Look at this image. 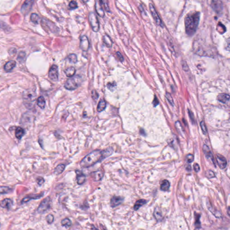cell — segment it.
Wrapping results in <instances>:
<instances>
[{
	"label": "cell",
	"mask_w": 230,
	"mask_h": 230,
	"mask_svg": "<svg viewBox=\"0 0 230 230\" xmlns=\"http://www.w3.org/2000/svg\"><path fill=\"white\" fill-rule=\"evenodd\" d=\"M211 6L212 9L217 13H219L222 10L223 5L221 1H211Z\"/></svg>",
	"instance_id": "7c38bea8"
},
{
	"label": "cell",
	"mask_w": 230,
	"mask_h": 230,
	"mask_svg": "<svg viewBox=\"0 0 230 230\" xmlns=\"http://www.w3.org/2000/svg\"><path fill=\"white\" fill-rule=\"evenodd\" d=\"M106 103L105 100L102 99L99 101L98 106H97V111L98 112H101L103 111V110L106 108Z\"/></svg>",
	"instance_id": "4316f807"
},
{
	"label": "cell",
	"mask_w": 230,
	"mask_h": 230,
	"mask_svg": "<svg viewBox=\"0 0 230 230\" xmlns=\"http://www.w3.org/2000/svg\"><path fill=\"white\" fill-rule=\"evenodd\" d=\"M46 220L47 222L49 224H51L53 223V222L54 221V216L52 214H49L47 215V217H46Z\"/></svg>",
	"instance_id": "f35d334b"
},
{
	"label": "cell",
	"mask_w": 230,
	"mask_h": 230,
	"mask_svg": "<svg viewBox=\"0 0 230 230\" xmlns=\"http://www.w3.org/2000/svg\"><path fill=\"white\" fill-rule=\"evenodd\" d=\"M101 4L104 6V9L107 12H109L110 9H109V7H108V4L107 3V1H100Z\"/></svg>",
	"instance_id": "b9f144b4"
},
{
	"label": "cell",
	"mask_w": 230,
	"mask_h": 230,
	"mask_svg": "<svg viewBox=\"0 0 230 230\" xmlns=\"http://www.w3.org/2000/svg\"><path fill=\"white\" fill-rule=\"evenodd\" d=\"M103 41L105 45L107 46L108 48L112 47V40L111 38H110V36L107 35V34H105L104 36H103Z\"/></svg>",
	"instance_id": "7402d4cb"
},
{
	"label": "cell",
	"mask_w": 230,
	"mask_h": 230,
	"mask_svg": "<svg viewBox=\"0 0 230 230\" xmlns=\"http://www.w3.org/2000/svg\"><path fill=\"white\" fill-rule=\"evenodd\" d=\"M205 176L209 178H213L215 177V175L214 172L212 170H208L205 172Z\"/></svg>",
	"instance_id": "8d00e7d4"
},
{
	"label": "cell",
	"mask_w": 230,
	"mask_h": 230,
	"mask_svg": "<svg viewBox=\"0 0 230 230\" xmlns=\"http://www.w3.org/2000/svg\"><path fill=\"white\" fill-rule=\"evenodd\" d=\"M203 151L204 152L205 156L208 159L211 158V159H212L213 156V155H212V152H211L210 149H209L208 147L207 146V145H204V146H203Z\"/></svg>",
	"instance_id": "d4e9b609"
},
{
	"label": "cell",
	"mask_w": 230,
	"mask_h": 230,
	"mask_svg": "<svg viewBox=\"0 0 230 230\" xmlns=\"http://www.w3.org/2000/svg\"><path fill=\"white\" fill-rule=\"evenodd\" d=\"M194 166V169L195 170V171H196V172H199L200 170V167L199 166V165L197 164V163H196L194 165H193Z\"/></svg>",
	"instance_id": "bcb514c9"
},
{
	"label": "cell",
	"mask_w": 230,
	"mask_h": 230,
	"mask_svg": "<svg viewBox=\"0 0 230 230\" xmlns=\"http://www.w3.org/2000/svg\"><path fill=\"white\" fill-rule=\"evenodd\" d=\"M65 165L63 164H59V165L54 170V174L59 175V174H61L64 171L65 169Z\"/></svg>",
	"instance_id": "f546056e"
},
{
	"label": "cell",
	"mask_w": 230,
	"mask_h": 230,
	"mask_svg": "<svg viewBox=\"0 0 230 230\" xmlns=\"http://www.w3.org/2000/svg\"><path fill=\"white\" fill-rule=\"evenodd\" d=\"M170 187V184L168 180H164L162 181V183L160 185V189L163 191H167L169 189Z\"/></svg>",
	"instance_id": "83f0119b"
},
{
	"label": "cell",
	"mask_w": 230,
	"mask_h": 230,
	"mask_svg": "<svg viewBox=\"0 0 230 230\" xmlns=\"http://www.w3.org/2000/svg\"><path fill=\"white\" fill-rule=\"evenodd\" d=\"M216 160L217 162L218 165L221 169H224L226 168L227 165V161L224 156L220 154H217Z\"/></svg>",
	"instance_id": "30bf717a"
},
{
	"label": "cell",
	"mask_w": 230,
	"mask_h": 230,
	"mask_svg": "<svg viewBox=\"0 0 230 230\" xmlns=\"http://www.w3.org/2000/svg\"><path fill=\"white\" fill-rule=\"evenodd\" d=\"M43 196V194H32V195L28 196L22 200L21 201V204H23L29 202V201L32 200H37V199H40Z\"/></svg>",
	"instance_id": "5bb4252c"
},
{
	"label": "cell",
	"mask_w": 230,
	"mask_h": 230,
	"mask_svg": "<svg viewBox=\"0 0 230 230\" xmlns=\"http://www.w3.org/2000/svg\"><path fill=\"white\" fill-rule=\"evenodd\" d=\"M116 82H109L107 84V87L109 90L113 91L116 88Z\"/></svg>",
	"instance_id": "e575fe53"
},
{
	"label": "cell",
	"mask_w": 230,
	"mask_h": 230,
	"mask_svg": "<svg viewBox=\"0 0 230 230\" xmlns=\"http://www.w3.org/2000/svg\"><path fill=\"white\" fill-rule=\"evenodd\" d=\"M200 16V12L196 11L188 14L185 17V31L188 36H191L196 32Z\"/></svg>",
	"instance_id": "6da1fadb"
},
{
	"label": "cell",
	"mask_w": 230,
	"mask_h": 230,
	"mask_svg": "<svg viewBox=\"0 0 230 230\" xmlns=\"http://www.w3.org/2000/svg\"><path fill=\"white\" fill-rule=\"evenodd\" d=\"M16 64V62L14 60L9 61L7 62L4 66V70L7 72H9L15 67Z\"/></svg>",
	"instance_id": "ffe728a7"
},
{
	"label": "cell",
	"mask_w": 230,
	"mask_h": 230,
	"mask_svg": "<svg viewBox=\"0 0 230 230\" xmlns=\"http://www.w3.org/2000/svg\"><path fill=\"white\" fill-rule=\"evenodd\" d=\"M25 134V131L21 127L17 128L15 130V136L18 139H20Z\"/></svg>",
	"instance_id": "603a6c76"
},
{
	"label": "cell",
	"mask_w": 230,
	"mask_h": 230,
	"mask_svg": "<svg viewBox=\"0 0 230 230\" xmlns=\"http://www.w3.org/2000/svg\"><path fill=\"white\" fill-rule=\"evenodd\" d=\"M200 126H201V129H202L203 133L204 134H206L207 133V130L204 121H201L200 123Z\"/></svg>",
	"instance_id": "ab89813d"
},
{
	"label": "cell",
	"mask_w": 230,
	"mask_h": 230,
	"mask_svg": "<svg viewBox=\"0 0 230 230\" xmlns=\"http://www.w3.org/2000/svg\"><path fill=\"white\" fill-rule=\"evenodd\" d=\"M158 104H159V101L157 99V97L155 96L153 101V105H154V107H156L157 105H158Z\"/></svg>",
	"instance_id": "c3c4849f"
},
{
	"label": "cell",
	"mask_w": 230,
	"mask_h": 230,
	"mask_svg": "<svg viewBox=\"0 0 230 230\" xmlns=\"http://www.w3.org/2000/svg\"><path fill=\"white\" fill-rule=\"evenodd\" d=\"M76 179L77 182L79 185H81L85 182L86 177L84 174L82 172H81L79 170L76 171Z\"/></svg>",
	"instance_id": "ac0fdd59"
},
{
	"label": "cell",
	"mask_w": 230,
	"mask_h": 230,
	"mask_svg": "<svg viewBox=\"0 0 230 230\" xmlns=\"http://www.w3.org/2000/svg\"><path fill=\"white\" fill-rule=\"evenodd\" d=\"M69 6L71 9H76L78 7V4H77V3L76 1H72L69 3Z\"/></svg>",
	"instance_id": "74e56055"
},
{
	"label": "cell",
	"mask_w": 230,
	"mask_h": 230,
	"mask_svg": "<svg viewBox=\"0 0 230 230\" xmlns=\"http://www.w3.org/2000/svg\"><path fill=\"white\" fill-rule=\"evenodd\" d=\"M228 214H229V213H230V208H229H229H228Z\"/></svg>",
	"instance_id": "816d5d0a"
},
{
	"label": "cell",
	"mask_w": 230,
	"mask_h": 230,
	"mask_svg": "<svg viewBox=\"0 0 230 230\" xmlns=\"http://www.w3.org/2000/svg\"><path fill=\"white\" fill-rule=\"evenodd\" d=\"M36 97L35 92L32 90H27L23 93V99L24 105L28 109L33 107L34 102Z\"/></svg>",
	"instance_id": "277c9868"
},
{
	"label": "cell",
	"mask_w": 230,
	"mask_h": 230,
	"mask_svg": "<svg viewBox=\"0 0 230 230\" xmlns=\"http://www.w3.org/2000/svg\"><path fill=\"white\" fill-rule=\"evenodd\" d=\"M88 18L92 30L94 32H98L99 30V23L98 19L95 13L90 12Z\"/></svg>",
	"instance_id": "5b68a950"
},
{
	"label": "cell",
	"mask_w": 230,
	"mask_h": 230,
	"mask_svg": "<svg viewBox=\"0 0 230 230\" xmlns=\"http://www.w3.org/2000/svg\"><path fill=\"white\" fill-rule=\"evenodd\" d=\"M91 95H92V98H93V99H94V100H97V99L98 98V97H99V95H98V93H97L96 90H93V91H92Z\"/></svg>",
	"instance_id": "60d3db41"
},
{
	"label": "cell",
	"mask_w": 230,
	"mask_h": 230,
	"mask_svg": "<svg viewBox=\"0 0 230 230\" xmlns=\"http://www.w3.org/2000/svg\"><path fill=\"white\" fill-rule=\"evenodd\" d=\"M187 160L188 163H190L193 162L194 160V156L192 154H188L186 156Z\"/></svg>",
	"instance_id": "7bdbcfd3"
},
{
	"label": "cell",
	"mask_w": 230,
	"mask_h": 230,
	"mask_svg": "<svg viewBox=\"0 0 230 230\" xmlns=\"http://www.w3.org/2000/svg\"><path fill=\"white\" fill-rule=\"evenodd\" d=\"M105 158L103 151L95 150L82 159L80 163V165L82 168H89Z\"/></svg>",
	"instance_id": "7a4b0ae2"
},
{
	"label": "cell",
	"mask_w": 230,
	"mask_h": 230,
	"mask_svg": "<svg viewBox=\"0 0 230 230\" xmlns=\"http://www.w3.org/2000/svg\"><path fill=\"white\" fill-rule=\"evenodd\" d=\"M165 97H166V98H167V100L169 102V103L172 106H173L174 105V102L173 98H172L171 94L169 93H166Z\"/></svg>",
	"instance_id": "d590c367"
},
{
	"label": "cell",
	"mask_w": 230,
	"mask_h": 230,
	"mask_svg": "<svg viewBox=\"0 0 230 230\" xmlns=\"http://www.w3.org/2000/svg\"><path fill=\"white\" fill-rule=\"evenodd\" d=\"M194 230H204V229L200 227H197Z\"/></svg>",
	"instance_id": "681fc988"
},
{
	"label": "cell",
	"mask_w": 230,
	"mask_h": 230,
	"mask_svg": "<svg viewBox=\"0 0 230 230\" xmlns=\"http://www.w3.org/2000/svg\"><path fill=\"white\" fill-rule=\"evenodd\" d=\"M11 189L8 187H0V194H7L11 191Z\"/></svg>",
	"instance_id": "d6a6232c"
},
{
	"label": "cell",
	"mask_w": 230,
	"mask_h": 230,
	"mask_svg": "<svg viewBox=\"0 0 230 230\" xmlns=\"http://www.w3.org/2000/svg\"><path fill=\"white\" fill-rule=\"evenodd\" d=\"M80 46L83 51H87L89 49V41L86 36H83L81 37Z\"/></svg>",
	"instance_id": "9c48e42d"
},
{
	"label": "cell",
	"mask_w": 230,
	"mask_h": 230,
	"mask_svg": "<svg viewBox=\"0 0 230 230\" xmlns=\"http://www.w3.org/2000/svg\"><path fill=\"white\" fill-rule=\"evenodd\" d=\"M39 19H40V18H39V16L37 14H35V13L32 14L31 16V20L32 23H35V24H38Z\"/></svg>",
	"instance_id": "836d02e7"
},
{
	"label": "cell",
	"mask_w": 230,
	"mask_h": 230,
	"mask_svg": "<svg viewBox=\"0 0 230 230\" xmlns=\"http://www.w3.org/2000/svg\"><path fill=\"white\" fill-rule=\"evenodd\" d=\"M61 224L63 226L69 227L71 226L72 222L69 218H64L61 221Z\"/></svg>",
	"instance_id": "1f68e13d"
},
{
	"label": "cell",
	"mask_w": 230,
	"mask_h": 230,
	"mask_svg": "<svg viewBox=\"0 0 230 230\" xmlns=\"http://www.w3.org/2000/svg\"><path fill=\"white\" fill-rule=\"evenodd\" d=\"M66 76L68 77H72L75 76L76 69L73 67H70L67 68L64 71Z\"/></svg>",
	"instance_id": "44dd1931"
},
{
	"label": "cell",
	"mask_w": 230,
	"mask_h": 230,
	"mask_svg": "<svg viewBox=\"0 0 230 230\" xmlns=\"http://www.w3.org/2000/svg\"><path fill=\"white\" fill-rule=\"evenodd\" d=\"M217 99L220 102L223 103H226L229 101L230 96L227 94H220L218 96Z\"/></svg>",
	"instance_id": "d6986e66"
},
{
	"label": "cell",
	"mask_w": 230,
	"mask_h": 230,
	"mask_svg": "<svg viewBox=\"0 0 230 230\" xmlns=\"http://www.w3.org/2000/svg\"><path fill=\"white\" fill-rule=\"evenodd\" d=\"M149 9H150L151 13V15L154 19V20L155 21L156 24L161 27H164V24H163V22L162 20L160 19V17L158 15V14L157 13V11L156 10L155 8L154 7V5L152 3H150L149 4Z\"/></svg>",
	"instance_id": "52a82bcc"
},
{
	"label": "cell",
	"mask_w": 230,
	"mask_h": 230,
	"mask_svg": "<svg viewBox=\"0 0 230 230\" xmlns=\"http://www.w3.org/2000/svg\"><path fill=\"white\" fill-rule=\"evenodd\" d=\"M147 203L146 200L144 199H140L139 200H137L136 203L134 204V210H138L140 207H142L143 205H144Z\"/></svg>",
	"instance_id": "cb8c5ba5"
},
{
	"label": "cell",
	"mask_w": 230,
	"mask_h": 230,
	"mask_svg": "<svg viewBox=\"0 0 230 230\" xmlns=\"http://www.w3.org/2000/svg\"><path fill=\"white\" fill-rule=\"evenodd\" d=\"M68 60L71 63H76L77 62V57L75 54H69L67 57Z\"/></svg>",
	"instance_id": "4dcf8cb0"
},
{
	"label": "cell",
	"mask_w": 230,
	"mask_h": 230,
	"mask_svg": "<svg viewBox=\"0 0 230 230\" xmlns=\"http://www.w3.org/2000/svg\"><path fill=\"white\" fill-rule=\"evenodd\" d=\"M154 217L158 221H161L162 219V215L161 210L159 207L156 208L154 210Z\"/></svg>",
	"instance_id": "484cf974"
},
{
	"label": "cell",
	"mask_w": 230,
	"mask_h": 230,
	"mask_svg": "<svg viewBox=\"0 0 230 230\" xmlns=\"http://www.w3.org/2000/svg\"><path fill=\"white\" fill-rule=\"evenodd\" d=\"M124 198L120 196H114L111 199L110 205L112 208H115L122 204Z\"/></svg>",
	"instance_id": "8fae6325"
},
{
	"label": "cell",
	"mask_w": 230,
	"mask_h": 230,
	"mask_svg": "<svg viewBox=\"0 0 230 230\" xmlns=\"http://www.w3.org/2000/svg\"><path fill=\"white\" fill-rule=\"evenodd\" d=\"M37 182L39 185H41L44 182V179L42 178H38L37 179Z\"/></svg>",
	"instance_id": "7dc6e473"
},
{
	"label": "cell",
	"mask_w": 230,
	"mask_h": 230,
	"mask_svg": "<svg viewBox=\"0 0 230 230\" xmlns=\"http://www.w3.org/2000/svg\"><path fill=\"white\" fill-rule=\"evenodd\" d=\"M51 204V199L49 197L44 199L37 208L38 213H44L45 212L50 208Z\"/></svg>",
	"instance_id": "8992f818"
},
{
	"label": "cell",
	"mask_w": 230,
	"mask_h": 230,
	"mask_svg": "<svg viewBox=\"0 0 230 230\" xmlns=\"http://www.w3.org/2000/svg\"><path fill=\"white\" fill-rule=\"evenodd\" d=\"M175 126H176L177 129L178 131H180V133L182 132V128L181 125V123L179 121H177L175 123Z\"/></svg>",
	"instance_id": "ee69618b"
},
{
	"label": "cell",
	"mask_w": 230,
	"mask_h": 230,
	"mask_svg": "<svg viewBox=\"0 0 230 230\" xmlns=\"http://www.w3.org/2000/svg\"><path fill=\"white\" fill-rule=\"evenodd\" d=\"M37 104L41 109H44L45 107V101L43 96H40L37 100Z\"/></svg>",
	"instance_id": "f1b7e54d"
},
{
	"label": "cell",
	"mask_w": 230,
	"mask_h": 230,
	"mask_svg": "<svg viewBox=\"0 0 230 230\" xmlns=\"http://www.w3.org/2000/svg\"><path fill=\"white\" fill-rule=\"evenodd\" d=\"M92 178L94 181L98 182L102 179L104 176V171L103 170H98L92 172L90 174Z\"/></svg>",
	"instance_id": "4fadbf2b"
},
{
	"label": "cell",
	"mask_w": 230,
	"mask_h": 230,
	"mask_svg": "<svg viewBox=\"0 0 230 230\" xmlns=\"http://www.w3.org/2000/svg\"><path fill=\"white\" fill-rule=\"evenodd\" d=\"M13 205V202L11 199L6 198L1 201L0 203V206L2 208L9 209Z\"/></svg>",
	"instance_id": "e0dca14e"
},
{
	"label": "cell",
	"mask_w": 230,
	"mask_h": 230,
	"mask_svg": "<svg viewBox=\"0 0 230 230\" xmlns=\"http://www.w3.org/2000/svg\"><path fill=\"white\" fill-rule=\"evenodd\" d=\"M95 10L97 14L100 17H104L105 15V13L103 8V6L102 5L100 1H97L95 2Z\"/></svg>",
	"instance_id": "2e32d148"
},
{
	"label": "cell",
	"mask_w": 230,
	"mask_h": 230,
	"mask_svg": "<svg viewBox=\"0 0 230 230\" xmlns=\"http://www.w3.org/2000/svg\"><path fill=\"white\" fill-rule=\"evenodd\" d=\"M49 77L51 80L57 81L59 79V70L58 66L53 65L51 66L49 72Z\"/></svg>",
	"instance_id": "ba28073f"
},
{
	"label": "cell",
	"mask_w": 230,
	"mask_h": 230,
	"mask_svg": "<svg viewBox=\"0 0 230 230\" xmlns=\"http://www.w3.org/2000/svg\"><path fill=\"white\" fill-rule=\"evenodd\" d=\"M82 78L79 75L74 76L68 79L64 84L65 89L69 90H73L76 89L81 84Z\"/></svg>",
	"instance_id": "3957f363"
},
{
	"label": "cell",
	"mask_w": 230,
	"mask_h": 230,
	"mask_svg": "<svg viewBox=\"0 0 230 230\" xmlns=\"http://www.w3.org/2000/svg\"><path fill=\"white\" fill-rule=\"evenodd\" d=\"M91 229H92V230H98V229H97L96 227H95L94 225H92Z\"/></svg>",
	"instance_id": "f907efd6"
},
{
	"label": "cell",
	"mask_w": 230,
	"mask_h": 230,
	"mask_svg": "<svg viewBox=\"0 0 230 230\" xmlns=\"http://www.w3.org/2000/svg\"><path fill=\"white\" fill-rule=\"evenodd\" d=\"M116 55H117V58H118V59L121 62H122L124 60V59L123 58V56H122V54H121V53H120V52H117L116 53Z\"/></svg>",
	"instance_id": "f6af8a7d"
},
{
	"label": "cell",
	"mask_w": 230,
	"mask_h": 230,
	"mask_svg": "<svg viewBox=\"0 0 230 230\" xmlns=\"http://www.w3.org/2000/svg\"><path fill=\"white\" fill-rule=\"evenodd\" d=\"M33 1H25L23 3V5L22 6L21 8V12L23 13V14H27L30 11L32 8V5H33Z\"/></svg>",
	"instance_id": "9a60e30c"
}]
</instances>
